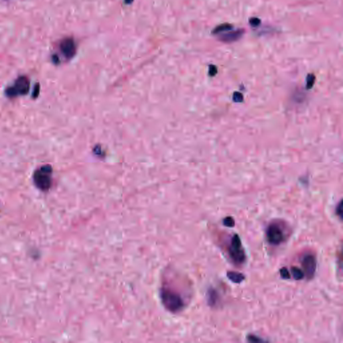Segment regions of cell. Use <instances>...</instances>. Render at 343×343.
I'll list each match as a JSON object with an SVG mask.
<instances>
[{"mask_svg":"<svg viewBox=\"0 0 343 343\" xmlns=\"http://www.w3.org/2000/svg\"><path fill=\"white\" fill-rule=\"evenodd\" d=\"M291 273L293 277L296 280H300L305 276L304 271L297 267H292L291 269Z\"/></svg>","mask_w":343,"mask_h":343,"instance_id":"cell-10","label":"cell"},{"mask_svg":"<svg viewBox=\"0 0 343 343\" xmlns=\"http://www.w3.org/2000/svg\"><path fill=\"white\" fill-rule=\"evenodd\" d=\"M245 31L243 30H237L235 31H232L228 33H225L220 36V40L224 42H233L239 40L243 36Z\"/></svg>","mask_w":343,"mask_h":343,"instance_id":"cell-6","label":"cell"},{"mask_svg":"<svg viewBox=\"0 0 343 343\" xmlns=\"http://www.w3.org/2000/svg\"><path fill=\"white\" fill-rule=\"evenodd\" d=\"M207 300L211 306H216L219 302V296L215 289H210L209 290L207 293Z\"/></svg>","mask_w":343,"mask_h":343,"instance_id":"cell-7","label":"cell"},{"mask_svg":"<svg viewBox=\"0 0 343 343\" xmlns=\"http://www.w3.org/2000/svg\"><path fill=\"white\" fill-rule=\"evenodd\" d=\"M132 1H133V0H126V2L127 3H130L132 2Z\"/></svg>","mask_w":343,"mask_h":343,"instance_id":"cell-19","label":"cell"},{"mask_svg":"<svg viewBox=\"0 0 343 343\" xmlns=\"http://www.w3.org/2000/svg\"><path fill=\"white\" fill-rule=\"evenodd\" d=\"M249 24L253 27H257L261 24V20L257 18H251L249 20Z\"/></svg>","mask_w":343,"mask_h":343,"instance_id":"cell-15","label":"cell"},{"mask_svg":"<svg viewBox=\"0 0 343 343\" xmlns=\"http://www.w3.org/2000/svg\"><path fill=\"white\" fill-rule=\"evenodd\" d=\"M60 50L66 58H70L76 53V45L73 39L68 38L64 39L60 45Z\"/></svg>","mask_w":343,"mask_h":343,"instance_id":"cell-4","label":"cell"},{"mask_svg":"<svg viewBox=\"0 0 343 343\" xmlns=\"http://www.w3.org/2000/svg\"><path fill=\"white\" fill-rule=\"evenodd\" d=\"M315 76L313 74H309L307 76V85L306 86L308 89H311L313 86L315 82Z\"/></svg>","mask_w":343,"mask_h":343,"instance_id":"cell-12","label":"cell"},{"mask_svg":"<svg viewBox=\"0 0 343 343\" xmlns=\"http://www.w3.org/2000/svg\"><path fill=\"white\" fill-rule=\"evenodd\" d=\"M227 276L229 280L235 284H240L245 280V276L243 273L236 271H228Z\"/></svg>","mask_w":343,"mask_h":343,"instance_id":"cell-8","label":"cell"},{"mask_svg":"<svg viewBox=\"0 0 343 343\" xmlns=\"http://www.w3.org/2000/svg\"><path fill=\"white\" fill-rule=\"evenodd\" d=\"M162 296L166 305L168 306L170 309L176 310V309H179L180 307L182 306V301L178 296H176L168 292H164Z\"/></svg>","mask_w":343,"mask_h":343,"instance_id":"cell-5","label":"cell"},{"mask_svg":"<svg viewBox=\"0 0 343 343\" xmlns=\"http://www.w3.org/2000/svg\"><path fill=\"white\" fill-rule=\"evenodd\" d=\"M217 73V68L214 65H210L209 66V74L211 77H213Z\"/></svg>","mask_w":343,"mask_h":343,"instance_id":"cell-18","label":"cell"},{"mask_svg":"<svg viewBox=\"0 0 343 343\" xmlns=\"http://www.w3.org/2000/svg\"><path fill=\"white\" fill-rule=\"evenodd\" d=\"M247 339H248V341H250V342H262L263 341L262 339H261L260 338L256 337V336H255V335H253V334L249 335V336L247 337Z\"/></svg>","mask_w":343,"mask_h":343,"instance_id":"cell-17","label":"cell"},{"mask_svg":"<svg viewBox=\"0 0 343 343\" xmlns=\"http://www.w3.org/2000/svg\"><path fill=\"white\" fill-rule=\"evenodd\" d=\"M233 101H234L235 102L240 103V102H241V101H243V97L242 94H241L240 93H238V92H236V93H234V95H233Z\"/></svg>","mask_w":343,"mask_h":343,"instance_id":"cell-14","label":"cell"},{"mask_svg":"<svg viewBox=\"0 0 343 343\" xmlns=\"http://www.w3.org/2000/svg\"><path fill=\"white\" fill-rule=\"evenodd\" d=\"M301 265L304 269L305 276L308 279L313 277L316 270V259L312 254L305 255L301 260Z\"/></svg>","mask_w":343,"mask_h":343,"instance_id":"cell-3","label":"cell"},{"mask_svg":"<svg viewBox=\"0 0 343 343\" xmlns=\"http://www.w3.org/2000/svg\"><path fill=\"white\" fill-rule=\"evenodd\" d=\"M228 253L232 261L237 265H241L246 260V254L238 235H234L230 243Z\"/></svg>","mask_w":343,"mask_h":343,"instance_id":"cell-1","label":"cell"},{"mask_svg":"<svg viewBox=\"0 0 343 343\" xmlns=\"http://www.w3.org/2000/svg\"><path fill=\"white\" fill-rule=\"evenodd\" d=\"M223 223L227 227H233L235 225V222L234 218L231 217H227L225 218L223 221Z\"/></svg>","mask_w":343,"mask_h":343,"instance_id":"cell-11","label":"cell"},{"mask_svg":"<svg viewBox=\"0 0 343 343\" xmlns=\"http://www.w3.org/2000/svg\"><path fill=\"white\" fill-rule=\"evenodd\" d=\"M233 28V26L230 24L228 23H225V24H221L219 26H217V27L214 28L212 33L213 34H218L219 33H222V32H227L229 30H231Z\"/></svg>","mask_w":343,"mask_h":343,"instance_id":"cell-9","label":"cell"},{"mask_svg":"<svg viewBox=\"0 0 343 343\" xmlns=\"http://www.w3.org/2000/svg\"><path fill=\"white\" fill-rule=\"evenodd\" d=\"M285 233L281 225L276 222L270 223L266 230V237L268 243L273 245H279L285 240Z\"/></svg>","mask_w":343,"mask_h":343,"instance_id":"cell-2","label":"cell"},{"mask_svg":"<svg viewBox=\"0 0 343 343\" xmlns=\"http://www.w3.org/2000/svg\"><path fill=\"white\" fill-rule=\"evenodd\" d=\"M336 214L340 217L341 219L342 218V202L341 201L336 208Z\"/></svg>","mask_w":343,"mask_h":343,"instance_id":"cell-16","label":"cell"},{"mask_svg":"<svg viewBox=\"0 0 343 343\" xmlns=\"http://www.w3.org/2000/svg\"><path fill=\"white\" fill-rule=\"evenodd\" d=\"M280 276L283 279H285V280H288V279L290 278V273L289 272L288 269L286 268V267H282L280 271Z\"/></svg>","mask_w":343,"mask_h":343,"instance_id":"cell-13","label":"cell"}]
</instances>
